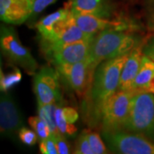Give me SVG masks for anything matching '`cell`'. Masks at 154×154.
I'll list each match as a JSON object with an SVG mask.
<instances>
[{
	"mask_svg": "<svg viewBox=\"0 0 154 154\" xmlns=\"http://www.w3.org/2000/svg\"><path fill=\"white\" fill-rule=\"evenodd\" d=\"M128 54L103 61L95 68L81 103L83 122L90 128H99L104 106L119 90L122 69Z\"/></svg>",
	"mask_w": 154,
	"mask_h": 154,
	"instance_id": "cell-1",
	"label": "cell"
},
{
	"mask_svg": "<svg viewBox=\"0 0 154 154\" xmlns=\"http://www.w3.org/2000/svg\"><path fill=\"white\" fill-rule=\"evenodd\" d=\"M142 43V38L134 31L108 29L95 34L91 41L88 56L93 70L101 62L128 54Z\"/></svg>",
	"mask_w": 154,
	"mask_h": 154,
	"instance_id": "cell-2",
	"label": "cell"
},
{
	"mask_svg": "<svg viewBox=\"0 0 154 154\" xmlns=\"http://www.w3.org/2000/svg\"><path fill=\"white\" fill-rule=\"evenodd\" d=\"M122 130L139 134L154 143L153 94L137 93L134 95Z\"/></svg>",
	"mask_w": 154,
	"mask_h": 154,
	"instance_id": "cell-3",
	"label": "cell"
},
{
	"mask_svg": "<svg viewBox=\"0 0 154 154\" xmlns=\"http://www.w3.org/2000/svg\"><path fill=\"white\" fill-rule=\"evenodd\" d=\"M0 46L4 56L11 63L22 68L28 75H34L38 63L31 51L22 44L13 28L1 26Z\"/></svg>",
	"mask_w": 154,
	"mask_h": 154,
	"instance_id": "cell-4",
	"label": "cell"
},
{
	"mask_svg": "<svg viewBox=\"0 0 154 154\" xmlns=\"http://www.w3.org/2000/svg\"><path fill=\"white\" fill-rule=\"evenodd\" d=\"M135 94L132 90H118L108 99L101 115V131L122 130L129 113L131 99Z\"/></svg>",
	"mask_w": 154,
	"mask_h": 154,
	"instance_id": "cell-5",
	"label": "cell"
},
{
	"mask_svg": "<svg viewBox=\"0 0 154 154\" xmlns=\"http://www.w3.org/2000/svg\"><path fill=\"white\" fill-rule=\"evenodd\" d=\"M100 135L111 152L120 154H154V143L126 130L101 131Z\"/></svg>",
	"mask_w": 154,
	"mask_h": 154,
	"instance_id": "cell-6",
	"label": "cell"
},
{
	"mask_svg": "<svg viewBox=\"0 0 154 154\" xmlns=\"http://www.w3.org/2000/svg\"><path fill=\"white\" fill-rule=\"evenodd\" d=\"M33 75V92L38 104L61 105L63 95L59 82L60 75L57 69L45 65Z\"/></svg>",
	"mask_w": 154,
	"mask_h": 154,
	"instance_id": "cell-7",
	"label": "cell"
},
{
	"mask_svg": "<svg viewBox=\"0 0 154 154\" xmlns=\"http://www.w3.org/2000/svg\"><path fill=\"white\" fill-rule=\"evenodd\" d=\"M91 39L66 44H41L45 57L55 67L71 64L88 58Z\"/></svg>",
	"mask_w": 154,
	"mask_h": 154,
	"instance_id": "cell-8",
	"label": "cell"
},
{
	"mask_svg": "<svg viewBox=\"0 0 154 154\" xmlns=\"http://www.w3.org/2000/svg\"><path fill=\"white\" fill-rule=\"evenodd\" d=\"M24 116L16 100L7 91H2L0 97V130L5 137L14 140L24 127Z\"/></svg>",
	"mask_w": 154,
	"mask_h": 154,
	"instance_id": "cell-9",
	"label": "cell"
},
{
	"mask_svg": "<svg viewBox=\"0 0 154 154\" xmlns=\"http://www.w3.org/2000/svg\"><path fill=\"white\" fill-rule=\"evenodd\" d=\"M73 22L76 24L83 32L89 35H95L102 31L112 29L122 31H135L136 26L133 25L130 21L122 18L106 19L88 14H80L71 11Z\"/></svg>",
	"mask_w": 154,
	"mask_h": 154,
	"instance_id": "cell-10",
	"label": "cell"
},
{
	"mask_svg": "<svg viewBox=\"0 0 154 154\" xmlns=\"http://www.w3.org/2000/svg\"><path fill=\"white\" fill-rule=\"evenodd\" d=\"M55 68L70 89L75 92L79 96L82 97L94 73L92 63L89 57L78 63L63 64Z\"/></svg>",
	"mask_w": 154,
	"mask_h": 154,
	"instance_id": "cell-11",
	"label": "cell"
},
{
	"mask_svg": "<svg viewBox=\"0 0 154 154\" xmlns=\"http://www.w3.org/2000/svg\"><path fill=\"white\" fill-rule=\"evenodd\" d=\"M71 11L69 6L65 5L42 18L35 25L40 38V42H51L60 33L70 20Z\"/></svg>",
	"mask_w": 154,
	"mask_h": 154,
	"instance_id": "cell-12",
	"label": "cell"
},
{
	"mask_svg": "<svg viewBox=\"0 0 154 154\" xmlns=\"http://www.w3.org/2000/svg\"><path fill=\"white\" fill-rule=\"evenodd\" d=\"M33 12V0H0V18L5 23L21 25Z\"/></svg>",
	"mask_w": 154,
	"mask_h": 154,
	"instance_id": "cell-13",
	"label": "cell"
},
{
	"mask_svg": "<svg viewBox=\"0 0 154 154\" xmlns=\"http://www.w3.org/2000/svg\"><path fill=\"white\" fill-rule=\"evenodd\" d=\"M66 5L73 12L106 19H111L116 11L112 0H69Z\"/></svg>",
	"mask_w": 154,
	"mask_h": 154,
	"instance_id": "cell-14",
	"label": "cell"
},
{
	"mask_svg": "<svg viewBox=\"0 0 154 154\" xmlns=\"http://www.w3.org/2000/svg\"><path fill=\"white\" fill-rule=\"evenodd\" d=\"M142 45L143 43L134 47L129 52L128 57L122 69L119 90H131L134 81L138 75V72L141 65L143 57Z\"/></svg>",
	"mask_w": 154,
	"mask_h": 154,
	"instance_id": "cell-15",
	"label": "cell"
},
{
	"mask_svg": "<svg viewBox=\"0 0 154 154\" xmlns=\"http://www.w3.org/2000/svg\"><path fill=\"white\" fill-rule=\"evenodd\" d=\"M131 90L136 94L150 93L154 94V61L144 54L141 65Z\"/></svg>",
	"mask_w": 154,
	"mask_h": 154,
	"instance_id": "cell-16",
	"label": "cell"
},
{
	"mask_svg": "<svg viewBox=\"0 0 154 154\" xmlns=\"http://www.w3.org/2000/svg\"><path fill=\"white\" fill-rule=\"evenodd\" d=\"M79 119V113L72 107L57 105L55 110V121L58 131L65 137H73L77 132L75 123Z\"/></svg>",
	"mask_w": 154,
	"mask_h": 154,
	"instance_id": "cell-17",
	"label": "cell"
},
{
	"mask_svg": "<svg viewBox=\"0 0 154 154\" xmlns=\"http://www.w3.org/2000/svg\"><path fill=\"white\" fill-rule=\"evenodd\" d=\"M57 105H40L38 104V114L49 126L52 134L60 133L55 121V110Z\"/></svg>",
	"mask_w": 154,
	"mask_h": 154,
	"instance_id": "cell-18",
	"label": "cell"
},
{
	"mask_svg": "<svg viewBox=\"0 0 154 154\" xmlns=\"http://www.w3.org/2000/svg\"><path fill=\"white\" fill-rule=\"evenodd\" d=\"M28 123L32 127L35 133L38 134V140H42L52 135V133L47 123L39 116H31L28 118Z\"/></svg>",
	"mask_w": 154,
	"mask_h": 154,
	"instance_id": "cell-19",
	"label": "cell"
},
{
	"mask_svg": "<svg viewBox=\"0 0 154 154\" xmlns=\"http://www.w3.org/2000/svg\"><path fill=\"white\" fill-rule=\"evenodd\" d=\"M84 132L88 138L94 154H105L109 152V149L105 147V141L102 139L101 135L95 132H91L89 130H85Z\"/></svg>",
	"mask_w": 154,
	"mask_h": 154,
	"instance_id": "cell-20",
	"label": "cell"
},
{
	"mask_svg": "<svg viewBox=\"0 0 154 154\" xmlns=\"http://www.w3.org/2000/svg\"><path fill=\"white\" fill-rule=\"evenodd\" d=\"M22 79V74L19 69H15L14 71L9 74H3L1 71V81H0V87L1 91H7L12 86L18 83Z\"/></svg>",
	"mask_w": 154,
	"mask_h": 154,
	"instance_id": "cell-21",
	"label": "cell"
},
{
	"mask_svg": "<svg viewBox=\"0 0 154 154\" xmlns=\"http://www.w3.org/2000/svg\"><path fill=\"white\" fill-rule=\"evenodd\" d=\"M57 1V0H33V12L30 18L28 19V23L33 24V22L42 11H44L48 6L56 3Z\"/></svg>",
	"mask_w": 154,
	"mask_h": 154,
	"instance_id": "cell-22",
	"label": "cell"
},
{
	"mask_svg": "<svg viewBox=\"0 0 154 154\" xmlns=\"http://www.w3.org/2000/svg\"><path fill=\"white\" fill-rule=\"evenodd\" d=\"M73 152L76 154H94V152L91 148V146L84 131L77 138Z\"/></svg>",
	"mask_w": 154,
	"mask_h": 154,
	"instance_id": "cell-23",
	"label": "cell"
},
{
	"mask_svg": "<svg viewBox=\"0 0 154 154\" xmlns=\"http://www.w3.org/2000/svg\"><path fill=\"white\" fill-rule=\"evenodd\" d=\"M18 138L22 143L26 144L28 146H33L35 145L38 140V134L34 130H31L26 127H22L18 132Z\"/></svg>",
	"mask_w": 154,
	"mask_h": 154,
	"instance_id": "cell-24",
	"label": "cell"
},
{
	"mask_svg": "<svg viewBox=\"0 0 154 154\" xmlns=\"http://www.w3.org/2000/svg\"><path fill=\"white\" fill-rule=\"evenodd\" d=\"M39 151L43 154H57L58 150L57 147L55 138L53 134L39 141Z\"/></svg>",
	"mask_w": 154,
	"mask_h": 154,
	"instance_id": "cell-25",
	"label": "cell"
},
{
	"mask_svg": "<svg viewBox=\"0 0 154 154\" xmlns=\"http://www.w3.org/2000/svg\"><path fill=\"white\" fill-rule=\"evenodd\" d=\"M145 18L147 28L154 32V0H145Z\"/></svg>",
	"mask_w": 154,
	"mask_h": 154,
	"instance_id": "cell-26",
	"label": "cell"
},
{
	"mask_svg": "<svg viewBox=\"0 0 154 154\" xmlns=\"http://www.w3.org/2000/svg\"><path fill=\"white\" fill-rule=\"evenodd\" d=\"M53 136L55 138L57 147V150H58V153L69 154L71 152V149H70V146H69V144L67 141L65 136H63L61 133L53 134Z\"/></svg>",
	"mask_w": 154,
	"mask_h": 154,
	"instance_id": "cell-27",
	"label": "cell"
},
{
	"mask_svg": "<svg viewBox=\"0 0 154 154\" xmlns=\"http://www.w3.org/2000/svg\"><path fill=\"white\" fill-rule=\"evenodd\" d=\"M142 51L145 56L154 61V34L149 36L143 42Z\"/></svg>",
	"mask_w": 154,
	"mask_h": 154,
	"instance_id": "cell-28",
	"label": "cell"
}]
</instances>
